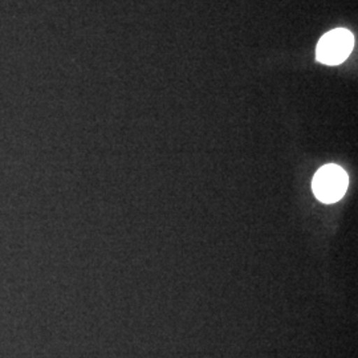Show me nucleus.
I'll return each instance as SVG.
<instances>
[{
	"mask_svg": "<svg viewBox=\"0 0 358 358\" xmlns=\"http://www.w3.org/2000/svg\"><path fill=\"white\" fill-rule=\"evenodd\" d=\"M349 178L345 170L337 165H325L315 174L312 190L322 203H334L340 201L348 189Z\"/></svg>",
	"mask_w": 358,
	"mask_h": 358,
	"instance_id": "nucleus-1",
	"label": "nucleus"
},
{
	"mask_svg": "<svg viewBox=\"0 0 358 358\" xmlns=\"http://www.w3.org/2000/svg\"><path fill=\"white\" fill-rule=\"evenodd\" d=\"M353 47L355 38L352 32L344 28H337L320 38L316 48V57L322 64H341L348 59Z\"/></svg>",
	"mask_w": 358,
	"mask_h": 358,
	"instance_id": "nucleus-2",
	"label": "nucleus"
}]
</instances>
